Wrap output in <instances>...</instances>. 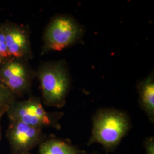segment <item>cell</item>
<instances>
[{
	"label": "cell",
	"mask_w": 154,
	"mask_h": 154,
	"mask_svg": "<svg viewBox=\"0 0 154 154\" xmlns=\"http://www.w3.org/2000/svg\"><path fill=\"white\" fill-rule=\"evenodd\" d=\"M92 123L88 146L98 143L107 152L114 151L132 127L130 118L127 113L111 108L98 110L93 115Z\"/></svg>",
	"instance_id": "cell-1"
},
{
	"label": "cell",
	"mask_w": 154,
	"mask_h": 154,
	"mask_svg": "<svg viewBox=\"0 0 154 154\" xmlns=\"http://www.w3.org/2000/svg\"><path fill=\"white\" fill-rule=\"evenodd\" d=\"M45 105L61 108L66 104L70 79L65 63L49 61L42 63L36 71Z\"/></svg>",
	"instance_id": "cell-2"
},
{
	"label": "cell",
	"mask_w": 154,
	"mask_h": 154,
	"mask_svg": "<svg viewBox=\"0 0 154 154\" xmlns=\"http://www.w3.org/2000/svg\"><path fill=\"white\" fill-rule=\"evenodd\" d=\"M6 114L9 120L21 122L41 129L52 127L57 130L61 128L59 122L63 116L61 112H48L41 99L34 97L22 100H16Z\"/></svg>",
	"instance_id": "cell-3"
},
{
	"label": "cell",
	"mask_w": 154,
	"mask_h": 154,
	"mask_svg": "<svg viewBox=\"0 0 154 154\" xmlns=\"http://www.w3.org/2000/svg\"><path fill=\"white\" fill-rule=\"evenodd\" d=\"M83 33L81 26L71 17H54L45 30L41 54L65 49L77 42Z\"/></svg>",
	"instance_id": "cell-4"
},
{
	"label": "cell",
	"mask_w": 154,
	"mask_h": 154,
	"mask_svg": "<svg viewBox=\"0 0 154 154\" xmlns=\"http://www.w3.org/2000/svg\"><path fill=\"white\" fill-rule=\"evenodd\" d=\"M35 77L36 71L25 60L9 58L0 65V83L16 98L29 92Z\"/></svg>",
	"instance_id": "cell-5"
},
{
	"label": "cell",
	"mask_w": 154,
	"mask_h": 154,
	"mask_svg": "<svg viewBox=\"0 0 154 154\" xmlns=\"http://www.w3.org/2000/svg\"><path fill=\"white\" fill-rule=\"evenodd\" d=\"M6 138L13 153H26L39 146L46 136L43 129L9 120Z\"/></svg>",
	"instance_id": "cell-6"
},
{
	"label": "cell",
	"mask_w": 154,
	"mask_h": 154,
	"mask_svg": "<svg viewBox=\"0 0 154 154\" xmlns=\"http://www.w3.org/2000/svg\"><path fill=\"white\" fill-rule=\"evenodd\" d=\"M10 58L29 61L33 57L30 30L27 26L6 21L0 23Z\"/></svg>",
	"instance_id": "cell-7"
},
{
	"label": "cell",
	"mask_w": 154,
	"mask_h": 154,
	"mask_svg": "<svg viewBox=\"0 0 154 154\" xmlns=\"http://www.w3.org/2000/svg\"><path fill=\"white\" fill-rule=\"evenodd\" d=\"M39 154H86L69 139L50 137L39 145Z\"/></svg>",
	"instance_id": "cell-8"
},
{
	"label": "cell",
	"mask_w": 154,
	"mask_h": 154,
	"mask_svg": "<svg viewBox=\"0 0 154 154\" xmlns=\"http://www.w3.org/2000/svg\"><path fill=\"white\" fill-rule=\"evenodd\" d=\"M138 89L140 106L149 121L154 123V75H150L140 82L138 86Z\"/></svg>",
	"instance_id": "cell-9"
},
{
	"label": "cell",
	"mask_w": 154,
	"mask_h": 154,
	"mask_svg": "<svg viewBox=\"0 0 154 154\" xmlns=\"http://www.w3.org/2000/svg\"><path fill=\"white\" fill-rule=\"evenodd\" d=\"M16 100V97L0 83V120Z\"/></svg>",
	"instance_id": "cell-10"
},
{
	"label": "cell",
	"mask_w": 154,
	"mask_h": 154,
	"mask_svg": "<svg viewBox=\"0 0 154 154\" xmlns=\"http://www.w3.org/2000/svg\"><path fill=\"white\" fill-rule=\"evenodd\" d=\"M10 58L6 44L5 38L0 25V65Z\"/></svg>",
	"instance_id": "cell-11"
},
{
	"label": "cell",
	"mask_w": 154,
	"mask_h": 154,
	"mask_svg": "<svg viewBox=\"0 0 154 154\" xmlns=\"http://www.w3.org/2000/svg\"><path fill=\"white\" fill-rule=\"evenodd\" d=\"M143 144L145 150V154H154V138L153 136L144 139Z\"/></svg>",
	"instance_id": "cell-12"
},
{
	"label": "cell",
	"mask_w": 154,
	"mask_h": 154,
	"mask_svg": "<svg viewBox=\"0 0 154 154\" xmlns=\"http://www.w3.org/2000/svg\"><path fill=\"white\" fill-rule=\"evenodd\" d=\"M90 154H102L101 153H100L98 151H93Z\"/></svg>",
	"instance_id": "cell-13"
},
{
	"label": "cell",
	"mask_w": 154,
	"mask_h": 154,
	"mask_svg": "<svg viewBox=\"0 0 154 154\" xmlns=\"http://www.w3.org/2000/svg\"><path fill=\"white\" fill-rule=\"evenodd\" d=\"M11 154H31L30 152H26V153H13Z\"/></svg>",
	"instance_id": "cell-14"
},
{
	"label": "cell",
	"mask_w": 154,
	"mask_h": 154,
	"mask_svg": "<svg viewBox=\"0 0 154 154\" xmlns=\"http://www.w3.org/2000/svg\"><path fill=\"white\" fill-rule=\"evenodd\" d=\"M1 127H0V141H1Z\"/></svg>",
	"instance_id": "cell-15"
}]
</instances>
